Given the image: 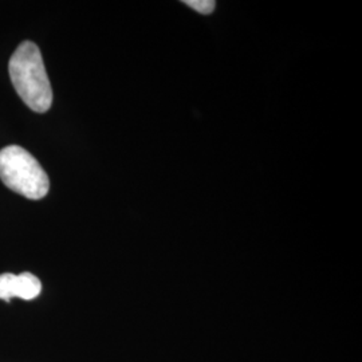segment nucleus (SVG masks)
<instances>
[{"mask_svg":"<svg viewBox=\"0 0 362 362\" xmlns=\"http://www.w3.org/2000/svg\"><path fill=\"white\" fill-rule=\"evenodd\" d=\"M8 71L22 101L37 113H46L52 104V90L38 46L30 40L19 45L10 59Z\"/></svg>","mask_w":362,"mask_h":362,"instance_id":"1","label":"nucleus"},{"mask_svg":"<svg viewBox=\"0 0 362 362\" xmlns=\"http://www.w3.org/2000/svg\"><path fill=\"white\" fill-rule=\"evenodd\" d=\"M0 180L30 200L43 199L50 188L47 173L38 160L18 145H8L0 151Z\"/></svg>","mask_w":362,"mask_h":362,"instance_id":"2","label":"nucleus"},{"mask_svg":"<svg viewBox=\"0 0 362 362\" xmlns=\"http://www.w3.org/2000/svg\"><path fill=\"white\" fill-rule=\"evenodd\" d=\"M40 291V281L30 272H23L21 275L6 272L0 275V299L6 302H10L13 297L31 300L38 297Z\"/></svg>","mask_w":362,"mask_h":362,"instance_id":"3","label":"nucleus"},{"mask_svg":"<svg viewBox=\"0 0 362 362\" xmlns=\"http://www.w3.org/2000/svg\"><path fill=\"white\" fill-rule=\"evenodd\" d=\"M184 3H185L187 6H189L191 8H194V11L204 13V15L214 13L215 6H216V3H215L214 0H187V1H184Z\"/></svg>","mask_w":362,"mask_h":362,"instance_id":"4","label":"nucleus"}]
</instances>
